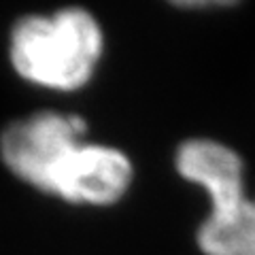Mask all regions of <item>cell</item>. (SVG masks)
<instances>
[{
  "instance_id": "1",
  "label": "cell",
  "mask_w": 255,
  "mask_h": 255,
  "mask_svg": "<svg viewBox=\"0 0 255 255\" xmlns=\"http://www.w3.org/2000/svg\"><path fill=\"white\" fill-rule=\"evenodd\" d=\"M105 55V32L98 19L81 6L49 15H26L9 36L13 70L36 87L75 92L92 81Z\"/></svg>"
},
{
  "instance_id": "2",
  "label": "cell",
  "mask_w": 255,
  "mask_h": 255,
  "mask_svg": "<svg viewBox=\"0 0 255 255\" xmlns=\"http://www.w3.org/2000/svg\"><path fill=\"white\" fill-rule=\"evenodd\" d=\"M81 115L41 111L15 119L0 132V159L15 179L49 196L53 179L73 149L83 142Z\"/></svg>"
},
{
  "instance_id": "3",
  "label": "cell",
  "mask_w": 255,
  "mask_h": 255,
  "mask_svg": "<svg viewBox=\"0 0 255 255\" xmlns=\"http://www.w3.org/2000/svg\"><path fill=\"white\" fill-rule=\"evenodd\" d=\"M134 164L122 149L102 142H79L53 179L49 196L68 204L111 206L128 194Z\"/></svg>"
},
{
  "instance_id": "4",
  "label": "cell",
  "mask_w": 255,
  "mask_h": 255,
  "mask_svg": "<svg viewBox=\"0 0 255 255\" xmlns=\"http://www.w3.org/2000/svg\"><path fill=\"white\" fill-rule=\"evenodd\" d=\"M245 187L234 179L206 194L211 206L196 234L204 255H255V200Z\"/></svg>"
},
{
  "instance_id": "5",
  "label": "cell",
  "mask_w": 255,
  "mask_h": 255,
  "mask_svg": "<svg viewBox=\"0 0 255 255\" xmlns=\"http://www.w3.org/2000/svg\"><path fill=\"white\" fill-rule=\"evenodd\" d=\"M181 9H223V6H234V2H181Z\"/></svg>"
}]
</instances>
